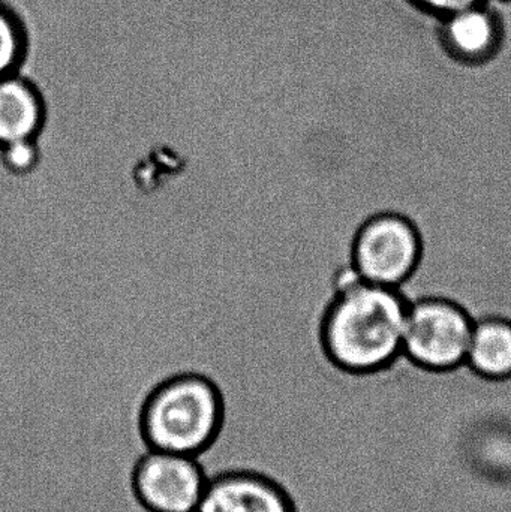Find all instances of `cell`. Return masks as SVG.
Listing matches in <instances>:
<instances>
[{
  "mask_svg": "<svg viewBox=\"0 0 511 512\" xmlns=\"http://www.w3.org/2000/svg\"><path fill=\"white\" fill-rule=\"evenodd\" d=\"M422 242L416 227L395 213L372 216L357 231L353 264L365 282L398 288L416 270Z\"/></svg>",
  "mask_w": 511,
  "mask_h": 512,
  "instance_id": "cell-5",
  "label": "cell"
},
{
  "mask_svg": "<svg viewBox=\"0 0 511 512\" xmlns=\"http://www.w3.org/2000/svg\"><path fill=\"white\" fill-rule=\"evenodd\" d=\"M224 418L215 384L203 376L182 375L147 396L138 430L146 448L201 457L218 441Z\"/></svg>",
  "mask_w": 511,
  "mask_h": 512,
  "instance_id": "cell-2",
  "label": "cell"
},
{
  "mask_svg": "<svg viewBox=\"0 0 511 512\" xmlns=\"http://www.w3.org/2000/svg\"><path fill=\"white\" fill-rule=\"evenodd\" d=\"M44 108L38 92L23 78H0V146L32 140L41 128Z\"/></svg>",
  "mask_w": 511,
  "mask_h": 512,
  "instance_id": "cell-8",
  "label": "cell"
},
{
  "mask_svg": "<svg viewBox=\"0 0 511 512\" xmlns=\"http://www.w3.org/2000/svg\"><path fill=\"white\" fill-rule=\"evenodd\" d=\"M443 38L456 59L485 62L500 47L501 27L497 15L482 3L444 17Z\"/></svg>",
  "mask_w": 511,
  "mask_h": 512,
  "instance_id": "cell-7",
  "label": "cell"
},
{
  "mask_svg": "<svg viewBox=\"0 0 511 512\" xmlns=\"http://www.w3.org/2000/svg\"><path fill=\"white\" fill-rule=\"evenodd\" d=\"M474 322L446 298H425L408 306L402 352L431 370H447L467 361Z\"/></svg>",
  "mask_w": 511,
  "mask_h": 512,
  "instance_id": "cell-3",
  "label": "cell"
},
{
  "mask_svg": "<svg viewBox=\"0 0 511 512\" xmlns=\"http://www.w3.org/2000/svg\"><path fill=\"white\" fill-rule=\"evenodd\" d=\"M407 313V301L395 288L363 280L344 289L324 321L327 354L348 372L387 366L402 352Z\"/></svg>",
  "mask_w": 511,
  "mask_h": 512,
  "instance_id": "cell-1",
  "label": "cell"
},
{
  "mask_svg": "<svg viewBox=\"0 0 511 512\" xmlns=\"http://www.w3.org/2000/svg\"><path fill=\"white\" fill-rule=\"evenodd\" d=\"M467 364L485 378L511 376V322L486 318L474 324Z\"/></svg>",
  "mask_w": 511,
  "mask_h": 512,
  "instance_id": "cell-9",
  "label": "cell"
},
{
  "mask_svg": "<svg viewBox=\"0 0 511 512\" xmlns=\"http://www.w3.org/2000/svg\"><path fill=\"white\" fill-rule=\"evenodd\" d=\"M420 8L426 9L431 14L447 17L453 12L471 8V6L482 5L483 0H413Z\"/></svg>",
  "mask_w": 511,
  "mask_h": 512,
  "instance_id": "cell-12",
  "label": "cell"
},
{
  "mask_svg": "<svg viewBox=\"0 0 511 512\" xmlns=\"http://www.w3.org/2000/svg\"><path fill=\"white\" fill-rule=\"evenodd\" d=\"M209 483L198 457L146 448L134 462L131 492L146 512H195Z\"/></svg>",
  "mask_w": 511,
  "mask_h": 512,
  "instance_id": "cell-4",
  "label": "cell"
},
{
  "mask_svg": "<svg viewBox=\"0 0 511 512\" xmlns=\"http://www.w3.org/2000/svg\"><path fill=\"white\" fill-rule=\"evenodd\" d=\"M2 149L5 164L11 170L18 171V173L30 170L38 159V149H36L33 138L32 140L18 141V143L2 146Z\"/></svg>",
  "mask_w": 511,
  "mask_h": 512,
  "instance_id": "cell-11",
  "label": "cell"
},
{
  "mask_svg": "<svg viewBox=\"0 0 511 512\" xmlns=\"http://www.w3.org/2000/svg\"><path fill=\"white\" fill-rule=\"evenodd\" d=\"M23 32L12 12L0 5V78L14 74L23 54Z\"/></svg>",
  "mask_w": 511,
  "mask_h": 512,
  "instance_id": "cell-10",
  "label": "cell"
},
{
  "mask_svg": "<svg viewBox=\"0 0 511 512\" xmlns=\"http://www.w3.org/2000/svg\"><path fill=\"white\" fill-rule=\"evenodd\" d=\"M195 512H294L287 490L270 475L248 468L210 475Z\"/></svg>",
  "mask_w": 511,
  "mask_h": 512,
  "instance_id": "cell-6",
  "label": "cell"
}]
</instances>
